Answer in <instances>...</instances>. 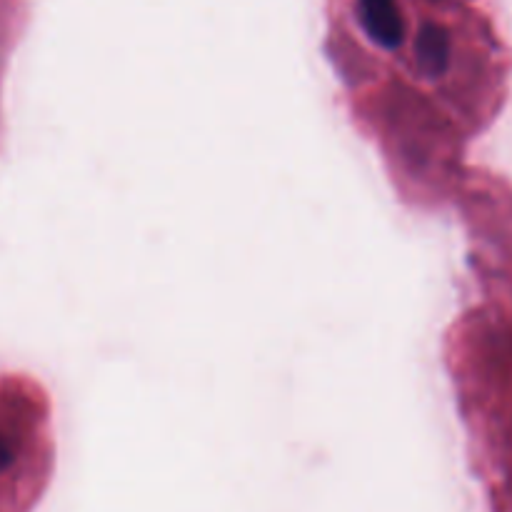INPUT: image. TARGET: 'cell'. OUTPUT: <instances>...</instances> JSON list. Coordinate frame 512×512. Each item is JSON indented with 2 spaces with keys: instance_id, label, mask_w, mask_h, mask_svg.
Instances as JSON below:
<instances>
[{
  "instance_id": "cell-1",
  "label": "cell",
  "mask_w": 512,
  "mask_h": 512,
  "mask_svg": "<svg viewBox=\"0 0 512 512\" xmlns=\"http://www.w3.org/2000/svg\"><path fill=\"white\" fill-rule=\"evenodd\" d=\"M13 463H15V448L8 440V435L0 430V475L8 473V470L13 468Z\"/></svg>"
}]
</instances>
